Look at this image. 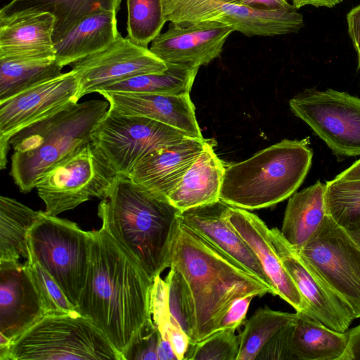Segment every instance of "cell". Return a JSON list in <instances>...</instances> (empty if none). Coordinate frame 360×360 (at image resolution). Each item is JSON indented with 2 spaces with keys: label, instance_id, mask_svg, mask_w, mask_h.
Here are the masks:
<instances>
[{
  "label": "cell",
  "instance_id": "obj_1",
  "mask_svg": "<svg viewBox=\"0 0 360 360\" xmlns=\"http://www.w3.org/2000/svg\"><path fill=\"white\" fill-rule=\"evenodd\" d=\"M89 270L77 311L89 319L122 354L152 318V279L101 227L94 231Z\"/></svg>",
  "mask_w": 360,
  "mask_h": 360
},
{
  "label": "cell",
  "instance_id": "obj_2",
  "mask_svg": "<svg viewBox=\"0 0 360 360\" xmlns=\"http://www.w3.org/2000/svg\"><path fill=\"white\" fill-rule=\"evenodd\" d=\"M169 268L179 276L188 299L190 345L220 330L224 316L236 300L249 295H274L271 288L210 245L179 215Z\"/></svg>",
  "mask_w": 360,
  "mask_h": 360
},
{
  "label": "cell",
  "instance_id": "obj_3",
  "mask_svg": "<svg viewBox=\"0 0 360 360\" xmlns=\"http://www.w3.org/2000/svg\"><path fill=\"white\" fill-rule=\"evenodd\" d=\"M180 212L167 198L120 175L98 206L102 227L153 280L169 266Z\"/></svg>",
  "mask_w": 360,
  "mask_h": 360
},
{
  "label": "cell",
  "instance_id": "obj_4",
  "mask_svg": "<svg viewBox=\"0 0 360 360\" xmlns=\"http://www.w3.org/2000/svg\"><path fill=\"white\" fill-rule=\"evenodd\" d=\"M110 108L105 100L72 105L15 134L10 175L20 192L27 193L51 168L91 141V134Z\"/></svg>",
  "mask_w": 360,
  "mask_h": 360
},
{
  "label": "cell",
  "instance_id": "obj_5",
  "mask_svg": "<svg viewBox=\"0 0 360 360\" xmlns=\"http://www.w3.org/2000/svg\"><path fill=\"white\" fill-rule=\"evenodd\" d=\"M313 150L306 140L283 139L225 169L219 199L247 210L274 206L304 180Z\"/></svg>",
  "mask_w": 360,
  "mask_h": 360
},
{
  "label": "cell",
  "instance_id": "obj_6",
  "mask_svg": "<svg viewBox=\"0 0 360 360\" xmlns=\"http://www.w3.org/2000/svg\"><path fill=\"white\" fill-rule=\"evenodd\" d=\"M123 360L89 318L77 311L45 316L14 340L6 360Z\"/></svg>",
  "mask_w": 360,
  "mask_h": 360
},
{
  "label": "cell",
  "instance_id": "obj_7",
  "mask_svg": "<svg viewBox=\"0 0 360 360\" xmlns=\"http://www.w3.org/2000/svg\"><path fill=\"white\" fill-rule=\"evenodd\" d=\"M94 233L44 211L28 231L29 255L53 277L75 307L87 278Z\"/></svg>",
  "mask_w": 360,
  "mask_h": 360
},
{
  "label": "cell",
  "instance_id": "obj_8",
  "mask_svg": "<svg viewBox=\"0 0 360 360\" xmlns=\"http://www.w3.org/2000/svg\"><path fill=\"white\" fill-rule=\"evenodd\" d=\"M117 174L89 141L46 172L35 188L49 216L72 210L91 198L108 195Z\"/></svg>",
  "mask_w": 360,
  "mask_h": 360
},
{
  "label": "cell",
  "instance_id": "obj_9",
  "mask_svg": "<svg viewBox=\"0 0 360 360\" xmlns=\"http://www.w3.org/2000/svg\"><path fill=\"white\" fill-rule=\"evenodd\" d=\"M191 137L174 127L141 116L122 115L112 108L94 128L91 141L117 175L129 176L150 153Z\"/></svg>",
  "mask_w": 360,
  "mask_h": 360
},
{
  "label": "cell",
  "instance_id": "obj_10",
  "mask_svg": "<svg viewBox=\"0 0 360 360\" xmlns=\"http://www.w3.org/2000/svg\"><path fill=\"white\" fill-rule=\"evenodd\" d=\"M297 251L360 319V245L351 235L327 214Z\"/></svg>",
  "mask_w": 360,
  "mask_h": 360
},
{
  "label": "cell",
  "instance_id": "obj_11",
  "mask_svg": "<svg viewBox=\"0 0 360 360\" xmlns=\"http://www.w3.org/2000/svg\"><path fill=\"white\" fill-rule=\"evenodd\" d=\"M289 105L335 154L360 156V98L331 89H307Z\"/></svg>",
  "mask_w": 360,
  "mask_h": 360
},
{
  "label": "cell",
  "instance_id": "obj_12",
  "mask_svg": "<svg viewBox=\"0 0 360 360\" xmlns=\"http://www.w3.org/2000/svg\"><path fill=\"white\" fill-rule=\"evenodd\" d=\"M79 90L70 72L0 101V168L7 165L10 140L22 129L77 103Z\"/></svg>",
  "mask_w": 360,
  "mask_h": 360
},
{
  "label": "cell",
  "instance_id": "obj_13",
  "mask_svg": "<svg viewBox=\"0 0 360 360\" xmlns=\"http://www.w3.org/2000/svg\"><path fill=\"white\" fill-rule=\"evenodd\" d=\"M71 65V70L79 82V99L120 81L141 75L162 72L167 68V65L150 49L121 34L105 50Z\"/></svg>",
  "mask_w": 360,
  "mask_h": 360
},
{
  "label": "cell",
  "instance_id": "obj_14",
  "mask_svg": "<svg viewBox=\"0 0 360 360\" xmlns=\"http://www.w3.org/2000/svg\"><path fill=\"white\" fill-rule=\"evenodd\" d=\"M270 236L283 265L305 300L310 317L338 332H346L354 318L351 309L290 245L277 228Z\"/></svg>",
  "mask_w": 360,
  "mask_h": 360
},
{
  "label": "cell",
  "instance_id": "obj_15",
  "mask_svg": "<svg viewBox=\"0 0 360 360\" xmlns=\"http://www.w3.org/2000/svg\"><path fill=\"white\" fill-rule=\"evenodd\" d=\"M233 29L217 21L181 25L170 22L168 29L149 48L166 64L200 68L219 58Z\"/></svg>",
  "mask_w": 360,
  "mask_h": 360
},
{
  "label": "cell",
  "instance_id": "obj_16",
  "mask_svg": "<svg viewBox=\"0 0 360 360\" xmlns=\"http://www.w3.org/2000/svg\"><path fill=\"white\" fill-rule=\"evenodd\" d=\"M230 205L221 200L179 213L180 220L220 252L276 291L253 251L228 220Z\"/></svg>",
  "mask_w": 360,
  "mask_h": 360
},
{
  "label": "cell",
  "instance_id": "obj_17",
  "mask_svg": "<svg viewBox=\"0 0 360 360\" xmlns=\"http://www.w3.org/2000/svg\"><path fill=\"white\" fill-rule=\"evenodd\" d=\"M45 316L40 294L25 265L0 261V333L13 342Z\"/></svg>",
  "mask_w": 360,
  "mask_h": 360
},
{
  "label": "cell",
  "instance_id": "obj_18",
  "mask_svg": "<svg viewBox=\"0 0 360 360\" xmlns=\"http://www.w3.org/2000/svg\"><path fill=\"white\" fill-rule=\"evenodd\" d=\"M228 220L257 257L277 295L296 311L308 315V306L283 265L265 222L247 210L231 206L229 210Z\"/></svg>",
  "mask_w": 360,
  "mask_h": 360
},
{
  "label": "cell",
  "instance_id": "obj_19",
  "mask_svg": "<svg viewBox=\"0 0 360 360\" xmlns=\"http://www.w3.org/2000/svg\"><path fill=\"white\" fill-rule=\"evenodd\" d=\"M97 93L110 108L125 115L141 116L179 129L196 139H204L197 122L190 94H155L126 92Z\"/></svg>",
  "mask_w": 360,
  "mask_h": 360
},
{
  "label": "cell",
  "instance_id": "obj_20",
  "mask_svg": "<svg viewBox=\"0 0 360 360\" xmlns=\"http://www.w3.org/2000/svg\"><path fill=\"white\" fill-rule=\"evenodd\" d=\"M209 141L188 137L143 158L129 176L134 182L167 198Z\"/></svg>",
  "mask_w": 360,
  "mask_h": 360
},
{
  "label": "cell",
  "instance_id": "obj_21",
  "mask_svg": "<svg viewBox=\"0 0 360 360\" xmlns=\"http://www.w3.org/2000/svg\"><path fill=\"white\" fill-rule=\"evenodd\" d=\"M49 13L0 18V57L56 58Z\"/></svg>",
  "mask_w": 360,
  "mask_h": 360
},
{
  "label": "cell",
  "instance_id": "obj_22",
  "mask_svg": "<svg viewBox=\"0 0 360 360\" xmlns=\"http://www.w3.org/2000/svg\"><path fill=\"white\" fill-rule=\"evenodd\" d=\"M117 12L101 10L82 20L54 43L56 60L63 67L98 53L120 35Z\"/></svg>",
  "mask_w": 360,
  "mask_h": 360
},
{
  "label": "cell",
  "instance_id": "obj_23",
  "mask_svg": "<svg viewBox=\"0 0 360 360\" xmlns=\"http://www.w3.org/2000/svg\"><path fill=\"white\" fill-rule=\"evenodd\" d=\"M226 167L209 141L180 182L168 195L169 202L181 212L219 200Z\"/></svg>",
  "mask_w": 360,
  "mask_h": 360
},
{
  "label": "cell",
  "instance_id": "obj_24",
  "mask_svg": "<svg viewBox=\"0 0 360 360\" xmlns=\"http://www.w3.org/2000/svg\"><path fill=\"white\" fill-rule=\"evenodd\" d=\"M121 2L122 0H12L0 9V18L49 13L54 18L55 43L95 12L108 10L118 13Z\"/></svg>",
  "mask_w": 360,
  "mask_h": 360
},
{
  "label": "cell",
  "instance_id": "obj_25",
  "mask_svg": "<svg viewBox=\"0 0 360 360\" xmlns=\"http://www.w3.org/2000/svg\"><path fill=\"white\" fill-rule=\"evenodd\" d=\"M347 340V330H332L302 312L290 323L292 360H339Z\"/></svg>",
  "mask_w": 360,
  "mask_h": 360
},
{
  "label": "cell",
  "instance_id": "obj_26",
  "mask_svg": "<svg viewBox=\"0 0 360 360\" xmlns=\"http://www.w3.org/2000/svg\"><path fill=\"white\" fill-rule=\"evenodd\" d=\"M325 191L326 184L319 181L288 200L281 232L297 250L310 239L328 214Z\"/></svg>",
  "mask_w": 360,
  "mask_h": 360
},
{
  "label": "cell",
  "instance_id": "obj_27",
  "mask_svg": "<svg viewBox=\"0 0 360 360\" xmlns=\"http://www.w3.org/2000/svg\"><path fill=\"white\" fill-rule=\"evenodd\" d=\"M43 213L15 199L0 197V261L28 259V231Z\"/></svg>",
  "mask_w": 360,
  "mask_h": 360
},
{
  "label": "cell",
  "instance_id": "obj_28",
  "mask_svg": "<svg viewBox=\"0 0 360 360\" xmlns=\"http://www.w3.org/2000/svg\"><path fill=\"white\" fill-rule=\"evenodd\" d=\"M56 58L0 57V101L62 74Z\"/></svg>",
  "mask_w": 360,
  "mask_h": 360
},
{
  "label": "cell",
  "instance_id": "obj_29",
  "mask_svg": "<svg viewBox=\"0 0 360 360\" xmlns=\"http://www.w3.org/2000/svg\"><path fill=\"white\" fill-rule=\"evenodd\" d=\"M167 65V70L162 72L135 76L98 91L176 95L190 93L199 68Z\"/></svg>",
  "mask_w": 360,
  "mask_h": 360
},
{
  "label": "cell",
  "instance_id": "obj_30",
  "mask_svg": "<svg viewBox=\"0 0 360 360\" xmlns=\"http://www.w3.org/2000/svg\"><path fill=\"white\" fill-rule=\"evenodd\" d=\"M296 313L260 308L245 321L239 334L240 348L236 360H255L267 342L282 328L290 323Z\"/></svg>",
  "mask_w": 360,
  "mask_h": 360
},
{
  "label": "cell",
  "instance_id": "obj_31",
  "mask_svg": "<svg viewBox=\"0 0 360 360\" xmlns=\"http://www.w3.org/2000/svg\"><path fill=\"white\" fill-rule=\"evenodd\" d=\"M327 214L348 233L360 229V180L326 183Z\"/></svg>",
  "mask_w": 360,
  "mask_h": 360
},
{
  "label": "cell",
  "instance_id": "obj_32",
  "mask_svg": "<svg viewBox=\"0 0 360 360\" xmlns=\"http://www.w3.org/2000/svg\"><path fill=\"white\" fill-rule=\"evenodd\" d=\"M150 312L160 333V340L169 341L177 359L184 360L190 345V338L172 314L167 284L160 276L153 280Z\"/></svg>",
  "mask_w": 360,
  "mask_h": 360
},
{
  "label": "cell",
  "instance_id": "obj_33",
  "mask_svg": "<svg viewBox=\"0 0 360 360\" xmlns=\"http://www.w3.org/2000/svg\"><path fill=\"white\" fill-rule=\"evenodd\" d=\"M127 37L135 44L148 47L167 22L163 0H127Z\"/></svg>",
  "mask_w": 360,
  "mask_h": 360
},
{
  "label": "cell",
  "instance_id": "obj_34",
  "mask_svg": "<svg viewBox=\"0 0 360 360\" xmlns=\"http://www.w3.org/2000/svg\"><path fill=\"white\" fill-rule=\"evenodd\" d=\"M41 297L46 316L63 315L76 312L53 277L31 255L24 264Z\"/></svg>",
  "mask_w": 360,
  "mask_h": 360
},
{
  "label": "cell",
  "instance_id": "obj_35",
  "mask_svg": "<svg viewBox=\"0 0 360 360\" xmlns=\"http://www.w3.org/2000/svg\"><path fill=\"white\" fill-rule=\"evenodd\" d=\"M233 328L220 329L204 340L190 345L184 360H236L240 337Z\"/></svg>",
  "mask_w": 360,
  "mask_h": 360
},
{
  "label": "cell",
  "instance_id": "obj_36",
  "mask_svg": "<svg viewBox=\"0 0 360 360\" xmlns=\"http://www.w3.org/2000/svg\"><path fill=\"white\" fill-rule=\"evenodd\" d=\"M160 339V333L152 318L148 319L123 352V360H158Z\"/></svg>",
  "mask_w": 360,
  "mask_h": 360
},
{
  "label": "cell",
  "instance_id": "obj_37",
  "mask_svg": "<svg viewBox=\"0 0 360 360\" xmlns=\"http://www.w3.org/2000/svg\"><path fill=\"white\" fill-rule=\"evenodd\" d=\"M290 323L267 342L258 354L257 360H292L290 349Z\"/></svg>",
  "mask_w": 360,
  "mask_h": 360
},
{
  "label": "cell",
  "instance_id": "obj_38",
  "mask_svg": "<svg viewBox=\"0 0 360 360\" xmlns=\"http://www.w3.org/2000/svg\"><path fill=\"white\" fill-rule=\"evenodd\" d=\"M254 295H249L236 300L224 316L220 329H238L245 323L246 314Z\"/></svg>",
  "mask_w": 360,
  "mask_h": 360
},
{
  "label": "cell",
  "instance_id": "obj_39",
  "mask_svg": "<svg viewBox=\"0 0 360 360\" xmlns=\"http://www.w3.org/2000/svg\"><path fill=\"white\" fill-rule=\"evenodd\" d=\"M348 33L357 53L360 68V4L354 7L347 14Z\"/></svg>",
  "mask_w": 360,
  "mask_h": 360
},
{
  "label": "cell",
  "instance_id": "obj_40",
  "mask_svg": "<svg viewBox=\"0 0 360 360\" xmlns=\"http://www.w3.org/2000/svg\"><path fill=\"white\" fill-rule=\"evenodd\" d=\"M347 333V342L339 360H360V324Z\"/></svg>",
  "mask_w": 360,
  "mask_h": 360
},
{
  "label": "cell",
  "instance_id": "obj_41",
  "mask_svg": "<svg viewBox=\"0 0 360 360\" xmlns=\"http://www.w3.org/2000/svg\"><path fill=\"white\" fill-rule=\"evenodd\" d=\"M243 4L269 10H287L295 8L287 0H245Z\"/></svg>",
  "mask_w": 360,
  "mask_h": 360
},
{
  "label": "cell",
  "instance_id": "obj_42",
  "mask_svg": "<svg viewBox=\"0 0 360 360\" xmlns=\"http://www.w3.org/2000/svg\"><path fill=\"white\" fill-rule=\"evenodd\" d=\"M292 5L297 10L305 6L315 7L333 8L340 4L343 0H291Z\"/></svg>",
  "mask_w": 360,
  "mask_h": 360
},
{
  "label": "cell",
  "instance_id": "obj_43",
  "mask_svg": "<svg viewBox=\"0 0 360 360\" xmlns=\"http://www.w3.org/2000/svg\"><path fill=\"white\" fill-rule=\"evenodd\" d=\"M340 181L360 180V159L335 177Z\"/></svg>",
  "mask_w": 360,
  "mask_h": 360
},
{
  "label": "cell",
  "instance_id": "obj_44",
  "mask_svg": "<svg viewBox=\"0 0 360 360\" xmlns=\"http://www.w3.org/2000/svg\"><path fill=\"white\" fill-rule=\"evenodd\" d=\"M158 360H178L169 341L160 339L158 347Z\"/></svg>",
  "mask_w": 360,
  "mask_h": 360
},
{
  "label": "cell",
  "instance_id": "obj_45",
  "mask_svg": "<svg viewBox=\"0 0 360 360\" xmlns=\"http://www.w3.org/2000/svg\"><path fill=\"white\" fill-rule=\"evenodd\" d=\"M360 245V229L349 233Z\"/></svg>",
  "mask_w": 360,
  "mask_h": 360
},
{
  "label": "cell",
  "instance_id": "obj_46",
  "mask_svg": "<svg viewBox=\"0 0 360 360\" xmlns=\"http://www.w3.org/2000/svg\"><path fill=\"white\" fill-rule=\"evenodd\" d=\"M228 3L240 4H243L245 0H221Z\"/></svg>",
  "mask_w": 360,
  "mask_h": 360
}]
</instances>
